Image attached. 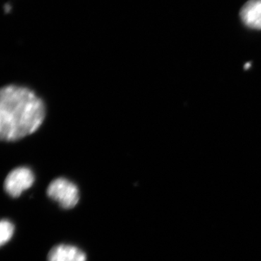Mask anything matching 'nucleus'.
Segmentation results:
<instances>
[{
    "label": "nucleus",
    "mask_w": 261,
    "mask_h": 261,
    "mask_svg": "<svg viewBox=\"0 0 261 261\" xmlns=\"http://www.w3.org/2000/svg\"><path fill=\"white\" fill-rule=\"evenodd\" d=\"M42 99L27 87L10 84L0 92V137L14 142L32 135L45 118Z\"/></svg>",
    "instance_id": "1"
},
{
    "label": "nucleus",
    "mask_w": 261,
    "mask_h": 261,
    "mask_svg": "<svg viewBox=\"0 0 261 261\" xmlns=\"http://www.w3.org/2000/svg\"><path fill=\"white\" fill-rule=\"evenodd\" d=\"M47 194L49 198L64 209L73 208L80 199L78 187L65 178L53 180L48 187Z\"/></svg>",
    "instance_id": "2"
},
{
    "label": "nucleus",
    "mask_w": 261,
    "mask_h": 261,
    "mask_svg": "<svg viewBox=\"0 0 261 261\" xmlns=\"http://www.w3.org/2000/svg\"><path fill=\"white\" fill-rule=\"evenodd\" d=\"M35 181L34 173L27 167H18L10 171L5 180V192L10 197H20L25 190L32 187Z\"/></svg>",
    "instance_id": "3"
},
{
    "label": "nucleus",
    "mask_w": 261,
    "mask_h": 261,
    "mask_svg": "<svg viewBox=\"0 0 261 261\" xmlns=\"http://www.w3.org/2000/svg\"><path fill=\"white\" fill-rule=\"evenodd\" d=\"M48 261H87V255L81 249L73 245H57L48 253Z\"/></svg>",
    "instance_id": "4"
},
{
    "label": "nucleus",
    "mask_w": 261,
    "mask_h": 261,
    "mask_svg": "<svg viewBox=\"0 0 261 261\" xmlns=\"http://www.w3.org/2000/svg\"><path fill=\"white\" fill-rule=\"evenodd\" d=\"M240 18L248 28L261 30V0H249L240 10Z\"/></svg>",
    "instance_id": "5"
},
{
    "label": "nucleus",
    "mask_w": 261,
    "mask_h": 261,
    "mask_svg": "<svg viewBox=\"0 0 261 261\" xmlns=\"http://www.w3.org/2000/svg\"><path fill=\"white\" fill-rule=\"evenodd\" d=\"M14 231L15 226L13 223L10 222L8 220H2L1 224H0V244H1V246L8 243L11 240Z\"/></svg>",
    "instance_id": "6"
}]
</instances>
